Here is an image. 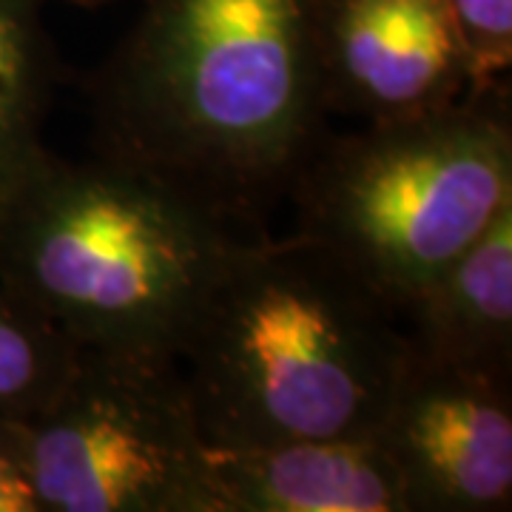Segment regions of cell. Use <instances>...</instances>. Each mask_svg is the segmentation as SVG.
I'll return each instance as SVG.
<instances>
[{"mask_svg": "<svg viewBox=\"0 0 512 512\" xmlns=\"http://www.w3.org/2000/svg\"><path fill=\"white\" fill-rule=\"evenodd\" d=\"M376 439L399 470L407 512L512 507V387L407 353Z\"/></svg>", "mask_w": 512, "mask_h": 512, "instance_id": "obj_6", "label": "cell"}, {"mask_svg": "<svg viewBox=\"0 0 512 512\" xmlns=\"http://www.w3.org/2000/svg\"><path fill=\"white\" fill-rule=\"evenodd\" d=\"M57 69L43 0H0V191L46 148Z\"/></svg>", "mask_w": 512, "mask_h": 512, "instance_id": "obj_10", "label": "cell"}, {"mask_svg": "<svg viewBox=\"0 0 512 512\" xmlns=\"http://www.w3.org/2000/svg\"><path fill=\"white\" fill-rule=\"evenodd\" d=\"M80 345L0 285V416L35 419L55 402Z\"/></svg>", "mask_w": 512, "mask_h": 512, "instance_id": "obj_11", "label": "cell"}, {"mask_svg": "<svg viewBox=\"0 0 512 512\" xmlns=\"http://www.w3.org/2000/svg\"><path fill=\"white\" fill-rule=\"evenodd\" d=\"M467 60V89L504 83L512 66V0H444Z\"/></svg>", "mask_w": 512, "mask_h": 512, "instance_id": "obj_12", "label": "cell"}, {"mask_svg": "<svg viewBox=\"0 0 512 512\" xmlns=\"http://www.w3.org/2000/svg\"><path fill=\"white\" fill-rule=\"evenodd\" d=\"M319 60L328 114L416 117L467 92V60L444 0H322Z\"/></svg>", "mask_w": 512, "mask_h": 512, "instance_id": "obj_7", "label": "cell"}, {"mask_svg": "<svg viewBox=\"0 0 512 512\" xmlns=\"http://www.w3.org/2000/svg\"><path fill=\"white\" fill-rule=\"evenodd\" d=\"M63 3H74V6H103V3H114V0H63Z\"/></svg>", "mask_w": 512, "mask_h": 512, "instance_id": "obj_14", "label": "cell"}, {"mask_svg": "<svg viewBox=\"0 0 512 512\" xmlns=\"http://www.w3.org/2000/svg\"><path fill=\"white\" fill-rule=\"evenodd\" d=\"M251 237L143 168L43 148L0 191V285L77 345L180 356Z\"/></svg>", "mask_w": 512, "mask_h": 512, "instance_id": "obj_3", "label": "cell"}, {"mask_svg": "<svg viewBox=\"0 0 512 512\" xmlns=\"http://www.w3.org/2000/svg\"><path fill=\"white\" fill-rule=\"evenodd\" d=\"M322 0H143L89 83L97 154L248 234L325 140Z\"/></svg>", "mask_w": 512, "mask_h": 512, "instance_id": "obj_1", "label": "cell"}, {"mask_svg": "<svg viewBox=\"0 0 512 512\" xmlns=\"http://www.w3.org/2000/svg\"><path fill=\"white\" fill-rule=\"evenodd\" d=\"M404 359L396 311L296 231L239 245L180 353L208 447L373 439Z\"/></svg>", "mask_w": 512, "mask_h": 512, "instance_id": "obj_2", "label": "cell"}, {"mask_svg": "<svg viewBox=\"0 0 512 512\" xmlns=\"http://www.w3.org/2000/svg\"><path fill=\"white\" fill-rule=\"evenodd\" d=\"M0 512H40L26 467L23 421L0 416Z\"/></svg>", "mask_w": 512, "mask_h": 512, "instance_id": "obj_13", "label": "cell"}, {"mask_svg": "<svg viewBox=\"0 0 512 512\" xmlns=\"http://www.w3.org/2000/svg\"><path fill=\"white\" fill-rule=\"evenodd\" d=\"M288 197L296 234L325 245L399 313L512 205L510 83L325 137Z\"/></svg>", "mask_w": 512, "mask_h": 512, "instance_id": "obj_4", "label": "cell"}, {"mask_svg": "<svg viewBox=\"0 0 512 512\" xmlns=\"http://www.w3.org/2000/svg\"><path fill=\"white\" fill-rule=\"evenodd\" d=\"M217 512H407L379 439H299L208 447Z\"/></svg>", "mask_w": 512, "mask_h": 512, "instance_id": "obj_8", "label": "cell"}, {"mask_svg": "<svg viewBox=\"0 0 512 512\" xmlns=\"http://www.w3.org/2000/svg\"><path fill=\"white\" fill-rule=\"evenodd\" d=\"M399 313L410 356L512 387V205Z\"/></svg>", "mask_w": 512, "mask_h": 512, "instance_id": "obj_9", "label": "cell"}, {"mask_svg": "<svg viewBox=\"0 0 512 512\" xmlns=\"http://www.w3.org/2000/svg\"><path fill=\"white\" fill-rule=\"evenodd\" d=\"M23 444L40 512H217L174 353L80 345L55 402L23 421Z\"/></svg>", "mask_w": 512, "mask_h": 512, "instance_id": "obj_5", "label": "cell"}]
</instances>
